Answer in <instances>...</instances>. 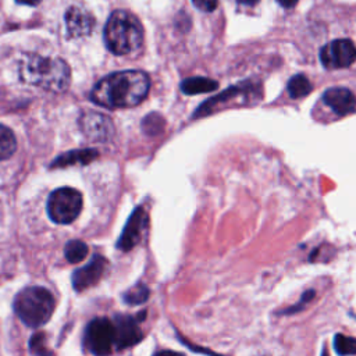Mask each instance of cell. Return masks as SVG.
<instances>
[{"label":"cell","mask_w":356,"mask_h":356,"mask_svg":"<svg viewBox=\"0 0 356 356\" xmlns=\"http://www.w3.org/2000/svg\"><path fill=\"white\" fill-rule=\"evenodd\" d=\"M151 79L138 70L113 73L92 89L91 101L107 109H125L140 105L148 95Z\"/></svg>","instance_id":"1"},{"label":"cell","mask_w":356,"mask_h":356,"mask_svg":"<svg viewBox=\"0 0 356 356\" xmlns=\"http://www.w3.org/2000/svg\"><path fill=\"white\" fill-rule=\"evenodd\" d=\"M20 77L29 85L39 86L53 94L64 92L70 85L71 71L62 59L25 55L20 62Z\"/></svg>","instance_id":"2"},{"label":"cell","mask_w":356,"mask_h":356,"mask_svg":"<svg viewBox=\"0 0 356 356\" xmlns=\"http://www.w3.org/2000/svg\"><path fill=\"white\" fill-rule=\"evenodd\" d=\"M107 49L117 56H125L141 49L144 28L140 20L124 10L114 12L105 27Z\"/></svg>","instance_id":"3"},{"label":"cell","mask_w":356,"mask_h":356,"mask_svg":"<svg viewBox=\"0 0 356 356\" xmlns=\"http://www.w3.org/2000/svg\"><path fill=\"white\" fill-rule=\"evenodd\" d=\"M55 306L56 302L52 292L43 287L24 288L16 295L13 303L20 320L31 329L47 325L53 315Z\"/></svg>","instance_id":"4"},{"label":"cell","mask_w":356,"mask_h":356,"mask_svg":"<svg viewBox=\"0 0 356 356\" xmlns=\"http://www.w3.org/2000/svg\"><path fill=\"white\" fill-rule=\"evenodd\" d=\"M82 210V195L74 188H59L48 199V214L56 225H70Z\"/></svg>","instance_id":"5"},{"label":"cell","mask_w":356,"mask_h":356,"mask_svg":"<svg viewBox=\"0 0 356 356\" xmlns=\"http://www.w3.org/2000/svg\"><path fill=\"white\" fill-rule=\"evenodd\" d=\"M84 344L95 356H107L116 348L114 323L106 318H97L86 326Z\"/></svg>","instance_id":"6"},{"label":"cell","mask_w":356,"mask_h":356,"mask_svg":"<svg viewBox=\"0 0 356 356\" xmlns=\"http://www.w3.org/2000/svg\"><path fill=\"white\" fill-rule=\"evenodd\" d=\"M320 62L329 70L346 68L356 62V47L349 39H335L320 51Z\"/></svg>","instance_id":"7"},{"label":"cell","mask_w":356,"mask_h":356,"mask_svg":"<svg viewBox=\"0 0 356 356\" xmlns=\"http://www.w3.org/2000/svg\"><path fill=\"white\" fill-rule=\"evenodd\" d=\"M79 127L84 136L91 141L106 142L114 136L113 121L99 112L86 110L82 113L79 117Z\"/></svg>","instance_id":"8"},{"label":"cell","mask_w":356,"mask_h":356,"mask_svg":"<svg viewBox=\"0 0 356 356\" xmlns=\"http://www.w3.org/2000/svg\"><path fill=\"white\" fill-rule=\"evenodd\" d=\"M145 318V312H142L141 318H132L128 315L114 316V329H116V348L117 351L131 348L142 341L144 334L140 327L141 320Z\"/></svg>","instance_id":"9"},{"label":"cell","mask_w":356,"mask_h":356,"mask_svg":"<svg viewBox=\"0 0 356 356\" xmlns=\"http://www.w3.org/2000/svg\"><path fill=\"white\" fill-rule=\"evenodd\" d=\"M148 213L144 207H137L134 210L121 233V237L117 242V248L123 252H128L132 248H136L140 244L142 234L148 229Z\"/></svg>","instance_id":"10"},{"label":"cell","mask_w":356,"mask_h":356,"mask_svg":"<svg viewBox=\"0 0 356 356\" xmlns=\"http://www.w3.org/2000/svg\"><path fill=\"white\" fill-rule=\"evenodd\" d=\"M107 266V260L102 255H95L92 260L81 269H77L73 275V287L77 292L85 291L98 284L102 279Z\"/></svg>","instance_id":"11"},{"label":"cell","mask_w":356,"mask_h":356,"mask_svg":"<svg viewBox=\"0 0 356 356\" xmlns=\"http://www.w3.org/2000/svg\"><path fill=\"white\" fill-rule=\"evenodd\" d=\"M67 32L71 38H82L92 32L95 18L92 14L79 6H71L66 13Z\"/></svg>","instance_id":"12"},{"label":"cell","mask_w":356,"mask_h":356,"mask_svg":"<svg viewBox=\"0 0 356 356\" xmlns=\"http://www.w3.org/2000/svg\"><path fill=\"white\" fill-rule=\"evenodd\" d=\"M323 101L337 116H348L356 112V98L346 88L327 89L323 94Z\"/></svg>","instance_id":"13"},{"label":"cell","mask_w":356,"mask_h":356,"mask_svg":"<svg viewBox=\"0 0 356 356\" xmlns=\"http://www.w3.org/2000/svg\"><path fill=\"white\" fill-rule=\"evenodd\" d=\"M99 156L98 151L95 149H77L70 151L64 155H60L55 162L52 163V168L56 167H68V166H82L92 163Z\"/></svg>","instance_id":"14"},{"label":"cell","mask_w":356,"mask_h":356,"mask_svg":"<svg viewBox=\"0 0 356 356\" xmlns=\"http://www.w3.org/2000/svg\"><path fill=\"white\" fill-rule=\"evenodd\" d=\"M218 84L214 79L205 78V77H194L187 78L181 84V91L186 95H198V94H207L216 91Z\"/></svg>","instance_id":"15"},{"label":"cell","mask_w":356,"mask_h":356,"mask_svg":"<svg viewBox=\"0 0 356 356\" xmlns=\"http://www.w3.org/2000/svg\"><path fill=\"white\" fill-rule=\"evenodd\" d=\"M17 149V141L13 131L0 124V160H6L14 155Z\"/></svg>","instance_id":"16"},{"label":"cell","mask_w":356,"mask_h":356,"mask_svg":"<svg viewBox=\"0 0 356 356\" xmlns=\"http://www.w3.org/2000/svg\"><path fill=\"white\" fill-rule=\"evenodd\" d=\"M312 88L314 86H312L310 81L305 75L296 74L288 81L287 91L292 99H301L312 92Z\"/></svg>","instance_id":"17"},{"label":"cell","mask_w":356,"mask_h":356,"mask_svg":"<svg viewBox=\"0 0 356 356\" xmlns=\"http://www.w3.org/2000/svg\"><path fill=\"white\" fill-rule=\"evenodd\" d=\"M149 295H151L149 288H148L145 284L138 283V284L131 287L129 290H127V291L123 294V301H124L127 305L136 306V305L145 303V302L148 301Z\"/></svg>","instance_id":"18"},{"label":"cell","mask_w":356,"mask_h":356,"mask_svg":"<svg viewBox=\"0 0 356 356\" xmlns=\"http://www.w3.org/2000/svg\"><path fill=\"white\" fill-rule=\"evenodd\" d=\"M88 252H89L88 245L81 240L68 241L66 244V248H64V256L73 264L82 262L86 257Z\"/></svg>","instance_id":"19"},{"label":"cell","mask_w":356,"mask_h":356,"mask_svg":"<svg viewBox=\"0 0 356 356\" xmlns=\"http://www.w3.org/2000/svg\"><path fill=\"white\" fill-rule=\"evenodd\" d=\"M334 351L340 356H356V338L344 334H335Z\"/></svg>","instance_id":"20"},{"label":"cell","mask_w":356,"mask_h":356,"mask_svg":"<svg viewBox=\"0 0 356 356\" xmlns=\"http://www.w3.org/2000/svg\"><path fill=\"white\" fill-rule=\"evenodd\" d=\"M29 349L36 356H51L52 352L47 346V337L43 333H36L29 340Z\"/></svg>","instance_id":"21"},{"label":"cell","mask_w":356,"mask_h":356,"mask_svg":"<svg viewBox=\"0 0 356 356\" xmlns=\"http://www.w3.org/2000/svg\"><path fill=\"white\" fill-rule=\"evenodd\" d=\"M315 296H316V292H315V290H309V291H306L303 295H302V298H301V301L296 303V305H294V306H291V307H288V309H284V310H281L279 315H283V316H288V315H295V314H299V312H302L312 301L315 299Z\"/></svg>","instance_id":"22"},{"label":"cell","mask_w":356,"mask_h":356,"mask_svg":"<svg viewBox=\"0 0 356 356\" xmlns=\"http://www.w3.org/2000/svg\"><path fill=\"white\" fill-rule=\"evenodd\" d=\"M142 127L148 136H157V134H160L164 127V120L159 114L153 113V114L147 116V118L142 123Z\"/></svg>","instance_id":"23"},{"label":"cell","mask_w":356,"mask_h":356,"mask_svg":"<svg viewBox=\"0 0 356 356\" xmlns=\"http://www.w3.org/2000/svg\"><path fill=\"white\" fill-rule=\"evenodd\" d=\"M192 3L196 9L205 13H210L217 8V0H192Z\"/></svg>","instance_id":"24"},{"label":"cell","mask_w":356,"mask_h":356,"mask_svg":"<svg viewBox=\"0 0 356 356\" xmlns=\"http://www.w3.org/2000/svg\"><path fill=\"white\" fill-rule=\"evenodd\" d=\"M276 2L284 9H292L298 5L299 0H276Z\"/></svg>","instance_id":"25"},{"label":"cell","mask_w":356,"mask_h":356,"mask_svg":"<svg viewBox=\"0 0 356 356\" xmlns=\"http://www.w3.org/2000/svg\"><path fill=\"white\" fill-rule=\"evenodd\" d=\"M153 356H184V355L180 352H174V351H160V352H156Z\"/></svg>","instance_id":"26"},{"label":"cell","mask_w":356,"mask_h":356,"mask_svg":"<svg viewBox=\"0 0 356 356\" xmlns=\"http://www.w3.org/2000/svg\"><path fill=\"white\" fill-rule=\"evenodd\" d=\"M18 3H21V5H28V6H35V5H38L40 0H17Z\"/></svg>","instance_id":"27"},{"label":"cell","mask_w":356,"mask_h":356,"mask_svg":"<svg viewBox=\"0 0 356 356\" xmlns=\"http://www.w3.org/2000/svg\"><path fill=\"white\" fill-rule=\"evenodd\" d=\"M237 2L241 5H245V6H255L259 0H237Z\"/></svg>","instance_id":"28"}]
</instances>
